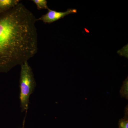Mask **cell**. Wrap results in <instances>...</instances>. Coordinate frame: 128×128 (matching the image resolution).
<instances>
[{
    "mask_svg": "<svg viewBox=\"0 0 128 128\" xmlns=\"http://www.w3.org/2000/svg\"><path fill=\"white\" fill-rule=\"evenodd\" d=\"M36 5L38 10L49 9L48 6V2L46 0H31Z\"/></svg>",
    "mask_w": 128,
    "mask_h": 128,
    "instance_id": "6",
    "label": "cell"
},
{
    "mask_svg": "<svg viewBox=\"0 0 128 128\" xmlns=\"http://www.w3.org/2000/svg\"><path fill=\"white\" fill-rule=\"evenodd\" d=\"M48 10L46 14L37 19L38 21H41L44 23L50 24L64 18L70 14H75L77 12V10L73 9H68L64 12H57L50 9Z\"/></svg>",
    "mask_w": 128,
    "mask_h": 128,
    "instance_id": "3",
    "label": "cell"
},
{
    "mask_svg": "<svg viewBox=\"0 0 128 128\" xmlns=\"http://www.w3.org/2000/svg\"><path fill=\"white\" fill-rule=\"evenodd\" d=\"M124 118L120 120L118 122V128H128V105L125 108Z\"/></svg>",
    "mask_w": 128,
    "mask_h": 128,
    "instance_id": "5",
    "label": "cell"
},
{
    "mask_svg": "<svg viewBox=\"0 0 128 128\" xmlns=\"http://www.w3.org/2000/svg\"><path fill=\"white\" fill-rule=\"evenodd\" d=\"M20 100L22 112H27L30 104V98L36 86L32 70L28 62H25L20 66Z\"/></svg>",
    "mask_w": 128,
    "mask_h": 128,
    "instance_id": "2",
    "label": "cell"
},
{
    "mask_svg": "<svg viewBox=\"0 0 128 128\" xmlns=\"http://www.w3.org/2000/svg\"><path fill=\"white\" fill-rule=\"evenodd\" d=\"M20 0H0V14L13 9L20 3Z\"/></svg>",
    "mask_w": 128,
    "mask_h": 128,
    "instance_id": "4",
    "label": "cell"
},
{
    "mask_svg": "<svg viewBox=\"0 0 128 128\" xmlns=\"http://www.w3.org/2000/svg\"><path fill=\"white\" fill-rule=\"evenodd\" d=\"M128 78H127L124 82L120 91V94L121 97L126 98L127 100H128Z\"/></svg>",
    "mask_w": 128,
    "mask_h": 128,
    "instance_id": "7",
    "label": "cell"
},
{
    "mask_svg": "<svg viewBox=\"0 0 128 128\" xmlns=\"http://www.w3.org/2000/svg\"><path fill=\"white\" fill-rule=\"evenodd\" d=\"M25 119H24V121L23 122V126H22V128H24V127H25Z\"/></svg>",
    "mask_w": 128,
    "mask_h": 128,
    "instance_id": "8",
    "label": "cell"
},
{
    "mask_svg": "<svg viewBox=\"0 0 128 128\" xmlns=\"http://www.w3.org/2000/svg\"><path fill=\"white\" fill-rule=\"evenodd\" d=\"M37 22L22 3L0 14V73H7L36 54Z\"/></svg>",
    "mask_w": 128,
    "mask_h": 128,
    "instance_id": "1",
    "label": "cell"
}]
</instances>
